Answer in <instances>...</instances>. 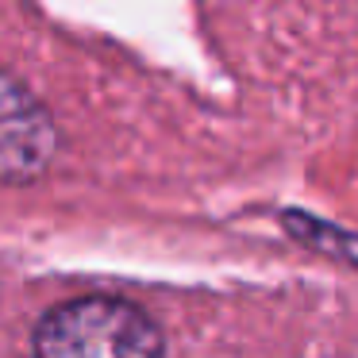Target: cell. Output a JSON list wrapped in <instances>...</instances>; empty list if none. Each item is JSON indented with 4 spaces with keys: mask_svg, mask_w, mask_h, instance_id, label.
Segmentation results:
<instances>
[{
    "mask_svg": "<svg viewBox=\"0 0 358 358\" xmlns=\"http://www.w3.org/2000/svg\"><path fill=\"white\" fill-rule=\"evenodd\" d=\"M35 358H166L158 324L124 296H73L43 312Z\"/></svg>",
    "mask_w": 358,
    "mask_h": 358,
    "instance_id": "cell-1",
    "label": "cell"
},
{
    "mask_svg": "<svg viewBox=\"0 0 358 358\" xmlns=\"http://www.w3.org/2000/svg\"><path fill=\"white\" fill-rule=\"evenodd\" d=\"M58 127L47 104L16 78L0 70V185H31L50 170Z\"/></svg>",
    "mask_w": 358,
    "mask_h": 358,
    "instance_id": "cell-2",
    "label": "cell"
}]
</instances>
